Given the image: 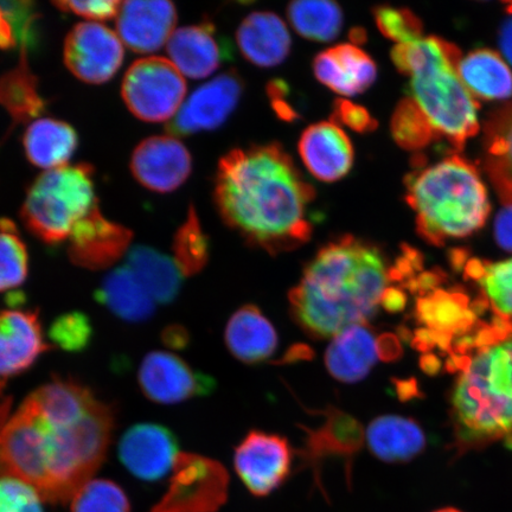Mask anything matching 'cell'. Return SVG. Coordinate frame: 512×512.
I'll use <instances>...</instances> for the list:
<instances>
[{"label":"cell","instance_id":"cell-44","mask_svg":"<svg viewBox=\"0 0 512 512\" xmlns=\"http://www.w3.org/2000/svg\"><path fill=\"white\" fill-rule=\"evenodd\" d=\"M118 0H105V2H55L57 9L64 12H72L82 18L93 21H108L118 17L121 8Z\"/></svg>","mask_w":512,"mask_h":512},{"label":"cell","instance_id":"cell-35","mask_svg":"<svg viewBox=\"0 0 512 512\" xmlns=\"http://www.w3.org/2000/svg\"><path fill=\"white\" fill-rule=\"evenodd\" d=\"M172 253L179 270L184 277H194L208 265L210 246L209 238L201 226L194 207H190L187 220L178 228Z\"/></svg>","mask_w":512,"mask_h":512},{"label":"cell","instance_id":"cell-52","mask_svg":"<svg viewBox=\"0 0 512 512\" xmlns=\"http://www.w3.org/2000/svg\"><path fill=\"white\" fill-rule=\"evenodd\" d=\"M350 40L355 44H362L367 41L366 30L362 28H354L350 31Z\"/></svg>","mask_w":512,"mask_h":512},{"label":"cell","instance_id":"cell-13","mask_svg":"<svg viewBox=\"0 0 512 512\" xmlns=\"http://www.w3.org/2000/svg\"><path fill=\"white\" fill-rule=\"evenodd\" d=\"M140 389L147 399L160 405H176L214 392L211 377L192 369L171 352L152 351L144 357L138 371Z\"/></svg>","mask_w":512,"mask_h":512},{"label":"cell","instance_id":"cell-10","mask_svg":"<svg viewBox=\"0 0 512 512\" xmlns=\"http://www.w3.org/2000/svg\"><path fill=\"white\" fill-rule=\"evenodd\" d=\"M292 464V447L278 434L252 431L235 448V471L256 497L278 490L291 475Z\"/></svg>","mask_w":512,"mask_h":512},{"label":"cell","instance_id":"cell-28","mask_svg":"<svg viewBox=\"0 0 512 512\" xmlns=\"http://www.w3.org/2000/svg\"><path fill=\"white\" fill-rule=\"evenodd\" d=\"M484 169L505 207L512 206V101L484 128Z\"/></svg>","mask_w":512,"mask_h":512},{"label":"cell","instance_id":"cell-40","mask_svg":"<svg viewBox=\"0 0 512 512\" xmlns=\"http://www.w3.org/2000/svg\"><path fill=\"white\" fill-rule=\"evenodd\" d=\"M374 21L384 37L398 44L411 43L422 38V22L413 11L380 5L373 9Z\"/></svg>","mask_w":512,"mask_h":512},{"label":"cell","instance_id":"cell-38","mask_svg":"<svg viewBox=\"0 0 512 512\" xmlns=\"http://www.w3.org/2000/svg\"><path fill=\"white\" fill-rule=\"evenodd\" d=\"M72 512H131V504L117 483L92 479L72 498Z\"/></svg>","mask_w":512,"mask_h":512},{"label":"cell","instance_id":"cell-9","mask_svg":"<svg viewBox=\"0 0 512 512\" xmlns=\"http://www.w3.org/2000/svg\"><path fill=\"white\" fill-rule=\"evenodd\" d=\"M229 476L216 460L179 453L169 489L149 512H217L228 499Z\"/></svg>","mask_w":512,"mask_h":512},{"label":"cell","instance_id":"cell-16","mask_svg":"<svg viewBox=\"0 0 512 512\" xmlns=\"http://www.w3.org/2000/svg\"><path fill=\"white\" fill-rule=\"evenodd\" d=\"M118 454L133 476L156 482L174 469L178 440L169 428L145 422L128 428L119 441Z\"/></svg>","mask_w":512,"mask_h":512},{"label":"cell","instance_id":"cell-36","mask_svg":"<svg viewBox=\"0 0 512 512\" xmlns=\"http://www.w3.org/2000/svg\"><path fill=\"white\" fill-rule=\"evenodd\" d=\"M28 274V249L16 224L9 219H0V293L21 287Z\"/></svg>","mask_w":512,"mask_h":512},{"label":"cell","instance_id":"cell-5","mask_svg":"<svg viewBox=\"0 0 512 512\" xmlns=\"http://www.w3.org/2000/svg\"><path fill=\"white\" fill-rule=\"evenodd\" d=\"M405 187L416 229L433 246L467 238L488 220V191L476 166L462 156L451 155L428 166L416 164Z\"/></svg>","mask_w":512,"mask_h":512},{"label":"cell","instance_id":"cell-45","mask_svg":"<svg viewBox=\"0 0 512 512\" xmlns=\"http://www.w3.org/2000/svg\"><path fill=\"white\" fill-rule=\"evenodd\" d=\"M267 94L275 113H277L281 120L287 121V123H293V121L299 118V113L296 111V108H294L287 99V96L290 95V91H288V87L284 81L273 80L268 83Z\"/></svg>","mask_w":512,"mask_h":512},{"label":"cell","instance_id":"cell-17","mask_svg":"<svg viewBox=\"0 0 512 512\" xmlns=\"http://www.w3.org/2000/svg\"><path fill=\"white\" fill-rule=\"evenodd\" d=\"M49 350L38 311H0V382L29 370Z\"/></svg>","mask_w":512,"mask_h":512},{"label":"cell","instance_id":"cell-8","mask_svg":"<svg viewBox=\"0 0 512 512\" xmlns=\"http://www.w3.org/2000/svg\"><path fill=\"white\" fill-rule=\"evenodd\" d=\"M187 82L175 64L163 57H147L127 70L121 95L130 112L145 123L174 119L184 104Z\"/></svg>","mask_w":512,"mask_h":512},{"label":"cell","instance_id":"cell-3","mask_svg":"<svg viewBox=\"0 0 512 512\" xmlns=\"http://www.w3.org/2000/svg\"><path fill=\"white\" fill-rule=\"evenodd\" d=\"M456 361L451 403L460 445L512 441V323L480 332Z\"/></svg>","mask_w":512,"mask_h":512},{"label":"cell","instance_id":"cell-41","mask_svg":"<svg viewBox=\"0 0 512 512\" xmlns=\"http://www.w3.org/2000/svg\"><path fill=\"white\" fill-rule=\"evenodd\" d=\"M0 8L8 17L12 30H14L16 42L21 44L22 50H34L38 47L40 35H38V22L41 16L38 14L34 2H0Z\"/></svg>","mask_w":512,"mask_h":512},{"label":"cell","instance_id":"cell-50","mask_svg":"<svg viewBox=\"0 0 512 512\" xmlns=\"http://www.w3.org/2000/svg\"><path fill=\"white\" fill-rule=\"evenodd\" d=\"M501 47L503 54L512 64V18L504 23L501 31Z\"/></svg>","mask_w":512,"mask_h":512},{"label":"cell","instance_id":"cell-43","mask_svg":"<svg viewBox=\"0 0 512 512\" xmlns=\"http://www.w3.org/2000/svg\"><path fill=\"white\" fill-rule=\"evenodd\" d=\"M332 119L337 125H343L351 131L362 134L374 132L379 126L366 107L345 99H337L334 102Z\"/></svg>","mask_w":512,"mask_h":512},{"label":"cell","instance_id":"cell-12","mask_svg":"<svg viewBox=\"0 0 512 512\" xmlns=\"http://www.w3.org/2000/svg\"><path fill=\"white\" fill-rule=\"evenodd\" d=\"M243 89L245 85L235 70L217 76L190 95L166 130L176 138L216 130L238 107Z\"/></svg>","mask_w":512,"mask_h":512},{"label":"cell","instance_id":"cell-51","mask_svg":"<svg viewBox=\"0 0 512 512\" xmlns=\"http://www.w3.org/2000/svg\"><path fill=\"white\" fill-rule=\"evenodd\" d=\"M4 382H0V430L10 418L11 399L4 395Z\"/></svg>","mask_w":512,"mask_h":512},{"label":"cell","instance_id":"cell-39","mask_svg":"<svg viewBox=\"0 0 512 512\" xmlns=\"http://www.w3.org/2000/svg\"><path fill=\"white\" fill-rule=\"evenodd\" d=\"M48 337L63 351H85L93 338L91 319L79 311L63 313L51 323Z\"/></svg>","mask_w":512,"mask_h":512},{"label":"cell","instance_id":"cell-34","mask_svg":"<svg viewBox=\"0 0 512 512\" xmlns=\"http://www.w3.org/2000/svg\"><path fill=\"white\" fill-rule=\"evenodd\" d=\"M287 18L306 40L331 42L341 34L344 16L341 6L328 0H300L287 6Z\"/></svg>","mask_w":512,"mask_h":512},{"label":"cell","instance_id":"cell-25","mask_svg":"<svg viewBox=\"0 0 512 512\" xmlns=\"http://www.w3.org/2000/svg\"><path fill=\"white\" fill-rule=\"evenodd\" d=\"M224 341L236 360L259 364L270 360L279 347L278 332L258 306L240 307L228 320Z\"/></svg>","mask_w":512,"mask_h":512},{"label":"cell","instance_id":"cell-22","mask_svg":"<svg viewBox=\"0 0 512 512\" xmlns=\"http://www.w3.org/2000/svg\"><path fill=\"white\" fill-rule=\"evenodd\" d=\"M313 73L332 92L355 96L374 85L377 67L366 51L355 44H338L315 57Z\"/></svg>","mask_w":512,"mask_h":512},{"label":"cell","instance_id":"cell-46","mask_svg":"<svg viewBox=\"0 0 512 512\" xmlns=\"http://www.w3.org/2000/svg\"><path fill=\"white\" fill-rule=\"evenodd\" d=\"M495 238L499 247L512 253V206L505 207L496 217Z\"/></svg>","mask_w":512,"mask_h":512},{"label":"cell","instance_id":"cell-11","mask_svg":"<svg viewBox=\"0 0 512 512\" xmlns=\"http://www.w3.org/2000/svg\"><path fill=\"white\" fill-rule=\"evenodd\" d=\"M123 43L105 25L80 23L64 41L63 59L75 78L89 85L110 81L123 64Z\"/></svg>","mask_w":512,"mask_h":512},{"label":"cell","instance_id":"cell-4","mask_svg":"<svg viewBox=\"0 0 512 512\" xmlns=\"http://www.w3.org/2000/svg\"><path fill=\"white\" fill-rule=\"evenodd\" d=\"M392 61L411 79L409 92L438 137L462 151L479 131L478 104L460 79L462 54L439 37L396 44Z\"/></svg>","mask_w":512,"mask_h":512},{"label":"cell","instance_id":"cell-42","mask_svg":"<svg viewBox=\"0 0 512 512\" xmlns=\"http://www.w3.org/2000/svg\"><path fill=\"white\" fill-rule=\"evenodd\" d=\"M42 498L27 483L0 477V512H44Z\"/></svg>","mask_w":512,"mask_h":512},{"label":"cell","instance_id":"cell-14","mask_svg":"<svg viewBox=\"0 0 512 512\" xmlns=\"http://www.w3.org/2000/svg\"><path fill=\"white\" fill-rule=\"evenodd\" d=\"M132 239V230L106 219L96 203L72 230L68 256L75 266L91 271L105 270L128 253Z\"/></svg>","mask_w":512,"mask_h":512},{"label":"cell","instance_id":"cell-29","mask_svg":"<svg viewBox=\"0 0 512 512\" xmlns=\"http://www.w3.org/2000/svg\"><path fill=\"white\" fill-rule=\"evenodd\" d=\"M23 145L29 162L48 171L68 164L78 149L79 137L66 121L43 118L27 128Z\"/></svg>","mask_w":512,"mask_h":512},{"label":"cell","instance_id":"cell-19","mask_svg":"<svg viewBox=\"0 0 512 512\" xmlns=\"http://www.w3.org/2000/svg\"><path fill=\"white\" fill-rule=\"evenodd\" d=\"M177 23V10L170 2H124L117 17L118 36L125 46L149 54L168 43Z\"/></svg>","mask_w":512,"mask_h":512},{"label":"cell","instance_id":"cell-49","mask_svg":"<svg viewBox=\"0 0 512 512\" xmlns=\"http://www.w3.org/2000/svg\"><path fill=\"white\" fill-rule=\"evenodd\" d=\"M17 46L14 30H12L8 17L0 8V49L9 50Z\"/></svg>","mask_w":512,"mask_h":512},{"label":"cell","instance_id":"cell-53","mask_svg":"<svg viewBox=\"0 0 512 512\" xmlns=\"http://www.w3.org/2000/svg\"><path fill=\"white\" fill-rule=\"evenodd\" d=\"M434 512H463V511H460V510L454 509V508H444V509H439Z\"/></svg>","mask_w":512,"mask_h":512},{"label":"cell","instance_id":"cell-24","mask_svg":"<svg viewBox=\"0 0 512 512\" xmlns=\"http://www.w3.org/2000/svg\"><path fill=\"white\" fill-rule=\"evenodd\" d=\"M324 422L317 430H309L305 427V451L304 456L315 469L325 458H342L351 464L352 458L366 440V432L363 427L351 415L330 408L322 413Z\"/></svg>","mask_w":512,"mask_h":512},{"label":"cell","instance_id":"cell-33","mask_svg":"<svg viewBox=\"0 0 512 512\" xmlns=\"http://www.w3.org/2000/svg\"><path fill=\"white\" fill-rule=\"evenodd\" d=\"M465 273L476 281L484 303L498 320L512 323V258L494 262L470 259L465 264Z\"/></svg>","mask_w":512,"mask_h":512},{"label":"cell","instance_id":"cell-48","mask_svg":"<svg viewBox=\"0 0 512 512\" xmlns=\"http://www.w3.org/2000/svg\"><path fill=\"white\" fill-rule=\"evenodd\" d=\"M406 305V296L400 288L390 286L384 292L381 306L388 312H399Z\"/></svg>","mask_w":512,"mask_h":512},{"label":"cell","instance_id":"cell-6","mask_svg":"<svg viewBox=\"0 0 512 512\" xmlns=\"http://www.w3.org/2000/svg\"><path fill=\"white\" fill-rule=\"evenodd\" d=\"M24 403L42 428L46 485L41 498L54 504L72 501L104 463L114 430L113 408L98 400L78 419L47 421Z\"/></svg>","mask_w":512,"mask_h":512},{"label":"cell","instance_id":"cell-47","mask_svg":"<svg viewBox=\"0 0 512 512\" xmlns=\"http://www.w3.org/2000/svg\"><path fill=\"white\" fill-rule=\"evenodd\" d=\"M164 344L171 349H184L189 344L188 331L179 325H170L163 331Z\"/></svg>","mask_w":512,"mask_h":512},{"label":"cell","instance_id":"cell-20","mask_svg":"<svg viewBox=\"0 0 512 512\" xmlns=\"http://www.w3.org/2000/svg\"><path fill=\"white\" fill-rule=\"evenodd\" d=\"M170 61L190 79H204L230 60L232 49L210 22L178 29L166 43Z\"/></svg>","mask_w":512,"mask_h":512},{"label":"cell","instance_id":"cell-32","mask_svg":"<svg viewBox=\"0 0 512 512\" xmlns=\"http://www.w3.org/2000/svg\"><path fill=\"white\" fill-rule=\"evenodd\" d=\"M459 75L473 96L499 100L512 95V72L496 51H472L460 61Z\"/></svg>","mask_w":512,"mask_h":512},{"label":"cell","instance_id":"cell-2","mask_svg":"<svg viewBox=\"0 0 512 512\" xmlns=\"http://www.w3.org/2000/svg\"><path fill=\"white\" fill-rule=\"evenodd\" d=\"M392 265L376 243L339 236L306 265L288 293L294 322L313 338H334L350 326L368 324L392 283Z\"/></svg>","mask_w":512,"mask_h":512},{"label":"cell","instance_id":"cell-26","mask_svg":"<svg viewBox=\"0 0 512 512\" xmlns=\"http://www.w3.org/2000/svg\"><path fill=\"white\" fill-rule=\"evenodd\" d=\"M366 440L371 453L389 464L411 462L427 444L418 422L400 415H383L371 421Z\"/></svg>","mask_w":512,"mask_h":512},{"label":"cell","instance_id":"cell-37","mask_svg":"<svg viewBox=\"0 0 512 512\" xmlns=\"http://www.w3.org/2000/svg\"><path fill=\"white\" fill-rule=\"evenodd\" d=\"M390 131L396 144L412 152L425 149L440 139L412 98L403 99L396 106L390 121Z\"/></svg>","mask_w":512,"mask_h":512},{"label":"cell","instance_id":"cell-7","mask_svg":"<svg viewBox=\"0 0 512 512\" xmlns=\"http://www.w3.org/2000/svg\"><path fill=\"white\" fill-rule=\"evenodd\" d=\"M96 203L93 166L66 165L43 172L30 185L21 219L35 238L56 246L69 239Z\"/></svg>","mask_w":512,"mask_h":512},{"label":"cell","instance_id":"cell-23","mask_svg":"<svg viewBox=\"0 0 512 512\" xmlns=\"http://www.w3.org/2000/svg\"><path fill=\"white\" fill-rule=\"evenodd\" d=\"M236 42L242 56L260 68L279 66L292 48L286 24L270 11H255L243 19L236 32Z\"/></svg>","mask_w":512,"mask_h":512},{"label":"cell","instance_id":"cell-18","mask_svg":"<svg viewBox=\"0 0 512 512\" xmlns=\"http://www.w3.org/2000/svg\"><path fill=\"white\" fill-rule=\"evenodd\" d=\"M306 169L318 181L337 182L354 165L355 151L350 138L334 121H320L306 128L298 144Z\"/></svg>","mask_w":512,"mask_h":512},{"label":"cell","instance_id":"cell-21","mask_svg":"<svg viewBox=\"0 0 512 512\" xmlns=\"http://www.w3.org/2000/svg\"><path fill=\"white\" fill-rule=\"evenodd\" d=\"M384 361L382 336L369 324L350 326L332 339L325 366L335 380L355 383L366 379L375 364Z\"/></svg>","mask_w":512,"mask_h":512},{"label":"cell","instance_id":"cell-1","mask_svg":"<svg viewBox=\"0 0 512 512\" xmlns=\"http://www.w3.org/2000/svg\"><path fill=\"white\" fill-rule=\"evenodd\" d=\"M316 191L279 143L235 149L217 168L214 201L224 223L249 246L291 252L313 233Z\"/></svg>","mask_w":512,"mask_h":512},{"label":"cell","instance_id":"cell-15","mask_svg":"<svg viewBox=\"0 0 512 512\" xmlns=\"http://www.w3.org/2000/svg\"><path fill=\"white\" fill-rule=\"evenodd\" d=\"M131 172L147 190L166 194L187 182L192 171L189 150L176 137L143 140L132 153Z\"/></svg>","mask_w":512,"mask_h":512},{"label":"cell","instance_id":"cell-31","mask_svg":"<svg viewBox=\"0 0 512 512\" xmlns=\"http://www.w3.org/2000/svg\"><path fill=\"white\" fill-rule=\"evenodd\" d=\"M0 106L10 115L14 124H27L46 111L38 78L32 72L28 53L21 50L15 68L0 76Z\"/></svg>","mask_w":512,"mask_h":512},{"label":"cell","instance_id":"cell-27","mask_svg":"<svg viewBox=\"0 0 512 512\" xmlns=\"http://www.w3.org/2000/svg\"><path fill=\"white\" fill-rule=\"evenodd\" d=\"M100 305L127 323H143L156 312L157 303L125 264L107 275L95 292Z\"/></svg>","mask_w":512,"mask_h":512},{"label":"cell","instance_id":"cell-30","mask_svg":"<svg viewBox=\"0 0 512 512\" xmlns=\"http://www.w3.org/2000/svg\"><path fill=\"white\" fill-rule=\"evenodd\" d=\"M125 265L157 304L174 303L181 292L184 275L174 259L155 248L137 246L126 254Z\"/></svg>","mask_w":512,"mask_h":512}]
</instances>
